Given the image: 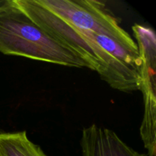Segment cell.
<instances>
[{"label":"cell","mask_w":156,"mask_h":156,"mask_svg":"<svg viewBox=\"0 0 156 156\" xmlns=\"http://www.w3.org/2000/svg\"><path fill=\"white\" fill-rule=\"evenodd\" d=\"M14 2L37 24L85 59L91 69L97 72L111 88L123 92L140 89L142 59L139 50L120 45L108 52L96 44L93 32L61 19L37 0H14Z\"/></svg>","instance_id":"obj_1"},{"label":"cell","mask_w":156,"mask_h":156,"mask_svg":"<svg viewBox=\"0 0 156 156\" xmlns=\"http://www.w3.org/2000/svg\"><path fill=\"white\" fill-rule=\"evenodd\" d=\"M0 53L91 69L85 59L37 24L14 0L0 7Z\"/></svg>","instance_id":"obj_2"},{"label":"cell","mask_w":156,"mask_h":156,"mask_svg":"<svg viewBox=\"0 0 156 156\" xmlns=\"http://www.w3.org/2000/svg\"><path fill=\"white\" fill-rule=\"evenodd\" d=\"M43 7L78 28L105 35L138 50L136 43L121 27L103 2L96 0H37Z\"/></svg>","instance_id":"obj_3"},{"label":"cell","mask_w":156,"mask_h":156,"mask_svg":"<svg viewBox=\"0 0 156 156\" xmlns=\"http://www.w3.org/2000/svg\"><path fill=\"white\" fill-rule=\"evenodd\" d=\"M133 31L142 59L141 84L144 115L140 136L148 156L156 155V36L152 28L136 24Z\"/></svg>","instance_id":"obj_4"},{"label":"cell","mask_w":156,"mask_h":156,"mask_svg":"<svg viewBox=\"0 0 156 156\" xmlns=\"http://www.w3.org/2000/svg\"><path fill=\"white\" fill-rule=\"evenodd\" d=\"M82 156H147L125 143L114 131L91 124L82 130Z\"/></svg>","instance_id":"obj_5"},{"label":"cell","mask_w":156,"mask_h":156,"mask_svg":"<svg viewBox=\"0 0 156 156\" xmlns=\"http://www.w3.org/2000/svg\"><path fill=\"white\" fill-rule=\"evenodd\" d=\"M0 156H47L28 139L26 131L0 133Z\"/></svg>","instance_id":"obj_6"},{"label":"cell","mask_w":156,"mask_h":156,"mask_svg":"<svg viewBox=\"0 0 156 156\" xmlns=\"http://www.w3.org/2000/svg\"><path fill=\"white\" fill-rule=\"evenodd\" d=\"M8 2V0H0V7L2 5H4L5 4H6Z\"/></svg>","instance_id":"obj_7"}]
</instances>
